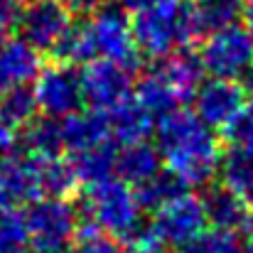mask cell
Listing matches in <instances>:
<instances>
[{
	"mask_svg": "<svg viewBox=\"0 0 253 253\" xmlns=\"http://www.w3.org/2000/svg\"><path fill=\"white\" fill-rule=\"evenodd\" d=\"M40 69V52H35L27 42L20 37L0 40V96L12 88L30 86Z\"/></svg>",
	"mask_w": 253,
	"mask_h": 253,
	"instance_id": "obj_14",
	"label": "cell"
},
{
	"mask_svg": "<svg viewBox=\"0 0 253 253\" xmlns=\"http://www.w3.org/2000/svg\"><path fill=\"white\" fill-rule=\"evenodd\" d=\"M244 10L246 0H194L189 2L194 35L207 37L211 32L239 25L244 20Z\"/></svg>",
	"mask_w": 253,
	"mask_h": 253,
	"instance_id": "obj_18",
	"label": "cell"
},
{
	"mask_svg": "<svg viewBox=\"0 0 253 253\" xmlns=\"http://www.w3.org/2000/svg\"><path fill=\"white\" fill-rule=\"evenodd\" d=\"M216 174L226 189H231L246 204H253V145H231L226 153H221Z\"/></svg>",
	"mask_w": 253,
	"mask_h": 253,
	"instance_id": "obj_19",
	"label": "cell"
},
{
	"mask_svg": "<svg viewBox=\"0 0 253 253\" xmlns=\"http://www.w3.org/2000/svg\"><path fill=\"white\" fill-rule=\"evenodd\" d=\"M106 118H108L111 140L116 145L143 143V140H148L153 135V128H155L153 116L135 98H128V101L118 103L116 108H111L106 113Z\"/></svg>",
	"mask_w": 253,
	"mask_h": 253,
	"instance_id": "obj_16",
	"label": "cell"
},
{
	"mask_svg": "<svg viewBox=\"0 0 253 253\" xmlns=\"http://www.w3.org/2000/svg\"><path fill=\"white\" fill-rule=\"evenodd\" d=\"M143 207L135 197V189L118 177L86 184L82 197V224L116 241H138L145 234Z\"/></svg>",
	"mask_w": 253,
	"mask_h": 253,
	"instance_id": "obj_3",
	"label": "cell"
},
{
	"mask_svg": "<svg viewBox=\"0 0 253 253\" xmlns=\"http://www.w3.org/2000/svg\"><path fill=\"white\" fill-rule=\"evenodd\" d=\"M197 54L204 74L214 79L239 82V77L253 64V37L246 27L231 25L226 30L207 35Z\"/></svg>",
	"mask_w": 253,
	"mask_h": 253,
	"instance_id": "obj_6",
	"label": "cell"
},
{
	"mask_svg": "<svg viewBox=\"0 0 253 253\" xmlns=\"http://www.w3.org/2000/svg\"><path fill=\"white\" fill-rule=\"evenodd\" d=\"M221 133L231 145H253V96H249L241 103V108Z\"/></svg>",
	"mask_w": 253,
	"mask_h": 253,
	"instance_id": "obj_28",
	"label": "cell"
},
{
	"mask_svg": "<svg viewBox=\"0 0 253 253\" xmlns=\"http://www.w3.org/2000/svg\"><path fill=\"white\" fill-rule=\"evenodd\" d=\"M133 189H135V197H138L140 207L155 211V209H160L163 204H168L172 199L187 194V192H189V184H187L177 172H172L169 168H160L150 179H145L143 184H138V187H133Z\"/></svg>",
	"mask_w": 253,
	"mask_h": 253,
	"instance_id": "obj_24",
	"label": "cell"
},
{
	"mask_svg": "<svg viewBox=\"0 0 253 253\" xmlns=\"http://www.w3.org/2000/svg\"><path fill=\"white\" fill-rule=\"evenodd\" d=\"M155 64L168 77L169 84L174 86V91L179 93L182 101H189L194 88L204 79V69H202L199 54L192 52L189 47H182V49L172 52V54L163 57V59H155Z\"/></svg>",
	"mask_w": 253,
	"mask_h": 253,
	"instance_id": "obj_21",
	"label": "cell"
},
{
	"mask_svg": "<svg viewBox=\"0 0 253 253\" xmlns=\"http://www.w3.org/2000/svg\"><path fill=\"white\" fill-rule=\"evenodd\" d=\"M42 197L35 158L27 153L0 158V209H20Z\"/></svg>",
	"mask_w": 253,
	"mask_h": 253,
	"instance_id": "obj_12",
	"label": "cell"
},
{
	"mask_svg": "<svg viewBox=\"0 0 253 253\" xmlns=\"http://www.w3.org/2000/svg\"><path fill=\"white\" fill-rule=\"evenodd\" d=\"M153 135L160 160L189 187H207L216 177L221 158L219 138L192 111L179 106L160 116Z\"/></svg>",
	"mask_w": 253,
	"mask_h": 253,
	"instance_id": "obj_1",
	"label": "cell"
},
{
	"mask_svg": "<svg viewBox=\"0 0 253 253\" xmlns=\"http://www.w3.org/2000/svg\"><path fill=\"white\" fill-rule=\"evenodd\" d=\"M244 20H246V30H249V35L253 37V0L246 2V10H244Z\"/></svg>",
	"mask_w": 253,
	"mask_h": 253,
	"instance_id": "obj_36",
	"label": "cell"
},
{
	"mask_svg": "<svg viewBox=\"0 0 253 253\" xmlns=\"http://www.w3.org/2000/svg\"><path fill=\"white\" fill-rule=\"evenodd\" d=\"M35 158V169H37V182H40V192L42 197H67L79 182L74 177L72 163L62 155L54 158Z\"/></svg>",
	"mask_w": 253,
	"mask_h": 253,
	"instance_id": "obj_25",
	"label": "cell"
},
{
	"mask_svg": "<svg viewBox=\"0 0 253 253\" xmlns=\"http://www.w3.org/2000/svg\"><path fill=\"white\" fill-rule=\"evenodd\" d=\"M74 17L59 0H30L22 2V12L17 20L20 40L27 42L35 52H49L67 35Z\"/></svg>",
	"mask_w": 253,
	"mask_h": 253,
	"instance_id": "obj_10",
	"label": "cell"
},
{
	"mask_svg": "<svg viewBox=\"0 0 253 253\" xmlns=\"http://www.w3.org/2000/svg\"><path fill=\"white\" fill-rule=\"evenodd\" d=\"M192 113L211 130H224L226 123L236 116L246 93L241 91L239 82L231 79H202V84L192 93Z\"/></svg>",
	"mask_w": 253,
	"mask_h": 253,
	"instance_id": "obj_11",
	"label": "cell"
},
{
	"mask_svg": "<svg viewBox=\"0 0 253 253\" xmlns=\"http://www.w3.org/2000/svg\"><path fill=\"white\" fill-rule=\"evenodd\" d=\"M20 145L22 153L27 155H40V158H54L62 155L64 140H62V121L49 118V116H37L32 123H27L20 130Z\"/></svg>",
	"mask_w": 253,
	"mask_h": 253,
	"instance_id": "obj_23",
	"label": "cell"
},
{
	"mask_svg": "<svg viewBox=\"0 0 253 253\" xmlns=\"http://www.w3.org/2000/svg\"><path fill=\"white\" fill-rule=\"evenodd\" d=\"M209 224H207V214H204L202 199L187 192V194L172 199V202L163 204L160 209L153 211V221L145 229V234L155 244L174 249L177 244L197 236Z\"/></svg>",
	"mask_w": 253,
	"mask_h": 253,
	"instance_id": "obj_9",
	"label": "cell"
},
{
	"mask_svg": "<svg viewBox=\"0 0 253 253\" xmlns=\"http://www.w3.org/2000/svg\"><path fill=\"white\" fill-rule=\"evenodd\" d=\"M72 17H88L91 12H96L98 7H103L108 0H59Z\"/></svg>",
	"mask_w": 253,
	"mask_h": 253,
	"instance_id": "obj_32",
	"label": "cell"
},
{
	"mask_svg": "<svg viewBox=\"0 0 253 253\" xmlns=\"http://www.w3.org/2000/svg\"><path fill=\"white\" fill-rule=\"evenodd\" d=\"M135 72H138V67L113 62V59L88 62L79 72L82 74L84 103H88L93 111L108 113L111 108H116L118 103H123L133 96Z\"/></svg>",
	"mask_w": 253,
	"mask_h": 253,
	"instance_id": "obj_8",
	"label": "cell"
},
{
	"mask_svg": "<svg viewBox=\"0 0 253 253\" xmlns=\"http://www.w3.org/2000/svg\"><path fill=\"white\" fill-rule=\"evenodd\" d=\"M133 96L135 101L153 116V118H160L169 111L179 108L184 101L179 98V93L174 91V86L168 82V77L160 72V67H150L148 72H143L138 79H135V86H133Z\"/></svg>",
	"mask_w": 253,
	"mask_h": 253,
	"instance_id": "obj_17",
	"label": "cell"
},
{
	"mask_svg": "<svg viewBox=\"0 0 253 253\" xmlns=\"http://www.w3.org/2000/svg\"><path fill=\"white\" fill-rule=\"evenodd\" d=\"M62 121V140H64V150H69L72 155L74 153H82L88 150L93 145H101L106 140H111V133H108V118L106 113L101 111H93V108H79Z\"/></svg>",
	"mask_w": 253,
	"mask_h": 253,
	"instance_id": "obj_15",
	"label": "cell"
},
{
	"mask_svg": "<svg viewBox=\"0 0 253 253\" xmlns=\"http://www.w3.org/2000/svg\"><path fill=\"white\" fill-rule=\"evenodd\" d=\"M25 229L30 253H72L82 224L79 209L67 197H37L27 204Z\"/></svg>",
	"mask_w": 253,
	"mask_h": 253,
	"instance_id": "obj_5",
	"label": "cell"
},
{
	"mask_svg": "<svg viewBox=\"0 0 253 253\" xmlns=\"http://www.w3.org/2000/svg\"><path fill=\"white\" fill-rule=\"evenodd\" d=\"M219 244H221V231L216 229H204L197 236L182 241L174 246V253H219Z\"/></svg>",
	"mask_w": 253,
	"mask_h": 253,
	"instance_id": "obj_30",
	"label": "cell"
},
{
	"mask_svg": "<svg viewBox=\"0 0 253 253\" xmlns=\"http://www.w3.org/2000/svg\"><path fill=\"white\" fill-rule=\"evenodd\" d=\"M153 0H121V7L123 10H140V7H145V5H150Z\"/></svg>",
	"mask_w": 253,
	"mask_h": 253,
	"instance_id": "obj_35",
	"label": "cell"
},
{
	"mask_svg": "<svg viewBox=\"0 0 253 253\" xmlns=\"http://www.w3.org/2000/svg\"><path fill=\"white\" fill-rule=\"evenodd\" d=\"M37 113L40 108H37L32 86H20L0 96V123L12 130H22L27 123L37 118Z\"/></svg>",
	"mask_w": 253,
	"mask_h": 253,
	"instance_id": "obj_26",
	"label": "cell"
},
{
	"mask_svg": "<svg viewBox=\"0 0 253 253\" xmlns=\"http://www.w3.org/2000/svg\"><path fill=\"white\" fill-rule=\"evenodd\" d=\"M199 199L207 214V224H211V229L221 234H241L253 219L249 204L241 197H236L231 189H226L221 182L219 184L209 182L199 194Z\"/></svg>",
	"mask_w": 253,
	"mask_h": 253,
	"instance_id": "obj_13",
	"label": "cell"
},
{
	"mask_svg": "<svg viewBox=\"0 0 253 253\" xmlns=\"http://www.w3.org/2000/svg\"><path fill=\"white\" fill-rule=\"evenodd\" d=\"M0 253H30L25 216L20 209H0Z\"/></svg>",
	"mask_w": 253,
	"mask_h": 253,
	"instance_id": "obj_27",
	"label": "cell"
},
{
	"mask_svg": "<svg viewBox=\"0 0 253 253\" xmlns=\"http://www.w3.org/2000/svg\"><path fill=\"white\" fill-rule=\"evenodd\" d=\"M219 253H251L241 234H221Z\"/></svg>",
	"mask_w": 253,
	"mask_h": 253,
	"instance_id": "obj_33",
	"label": "cell"
},
{
	"mask_svg": "<svg viewBox=\"0 0 253 253\" xmlns=\"http://www.w3.org/2000/svg\"><path fill=\"white\" fill-rule=\"evenodd\" d=\"M135 52L148 59H163L189 44L194 35L187 0H153L130 17Z\"/></svg>",
	"mask_w": 253,
	"mask_h": 253,
	"instance_id": "obj_4",
	"label": "cell"
},
{
	"mask_svg": "<svg viewBox=\"0 0 253 253\" xmlns=\"http://www.w3.org/2000/svg\"><path fill=\"white\" fill-rule=\"evenodd\" d=\"M22 12V0H0V40H5L20 20Z\"/></svg>",
	"mask_w": 253,
	"mask_h": 253,
	"instance_id": "obj_31",
	"label": "cell"
},
{
	"mask_svg": "<svg viewBox=\"0 0 253 253\" xmlns=\"http://www.w3.org/2000/svg\"><path fill=\"white\" fill-rule=\"evenodd\" d=\"M32 93L42 116L64 118L79 108H84L82 74L74 64L54 62L42 67L32 82Z\"/></svg>",
	"mask_w": 253,
	"mask_h": 253,
	"instance_id": "obj_7",
	"label": "cell"
},
{
	"mask_svg": "<svg viewBox=\"0 0 253 253\" xmlns=\"http://www.w3.org/2000/svg\"><path fill=\"white\" fill-rule=\"evenodd\" d=\"M116 153H118V145L113 140H106L88 150L74 153L69 158V163H72L77 182L86 187V184H96L101 179L113 177L116 174Z\"/></svg>",
	"mask_w": 253,
	"mask_h": 253,
	"instance_id": "obj_22",
	"label": "cell"
},
{
	"mask_svg": "<svg viewBox=\"0 0 253 253\" xmlns=\"http://www.w3.org/2000/svg\"><path fill=\"white\" fill-rule=\"evenodd\" d=\"M72 253H123V249L118 246L116 239L96 231L88 224H79L77 231V246Z\"/></svg>",
	"mask_w": 253,
	"mask_h": 253,
	"instance_id": "obj_29",
	"label": "cell"
},
{
	"mask_svg": "<svg viewBox=\"0 0 253 253\" xmlns=\"http://www.w3.org/2000/svg\"><path fill=\"white\" fill-rule=\"evenodd\" d=\"M133 253H165L160 244H155L148 234H143L138 241H133Z\"/></svg>",
	"mask_w": 253,
	"mask_h": 253,
	"instance_id": "obj_34",
	"label": "cell"
},
{
	"mask_svg": "<svg viewBox=\"0 0 253 253\" xmlns=\"http://www.w3.org/2000/svg\"><path fill=\"white\" fill-rule=\"evenodd\" d=\"M160 168H163L160 153L148 140L121 145L118 153H116V174H118V179H123L130 187L143 184L145 179H150Z\"/></svg>",
	"mask_w": 253,
	"mask_h": 253,
	"instance_id": "obj_20",
	"label": "cell"
},
{
	"mask_svg": "<svg viewBox=\"0 0 253 253\" xmlns=\"http://www.w3.org/2000/svg\"><path fill=\"white\" fill-rule=\"evenodd\" d=\"M241 236H244V241H246V246L251 249V253H253V219L249 221V226L241 231Z\"/></svg>",
	"mask_w": 253,
	"mask_h": 253,
	"instance_id": "obj_37",
	"label": "cell"
},
{
	"mask_svg": "<svg viewBox=\"0 0 253 253\" xmlns=\"http://www.w3.org/2000/svg\"><path fill=\"white\" fill-rule=\"evenodd\" d=\"M57 62L88 64L93 59H113L140 69V54L135 52L130 20L118 5H103L84 20H74L59 44L52 49Z\"/></svg>",
	"mask_w": 253,
	"mask_h": 253,
	"instance_id": "obj_2",
	"label": "cell"
}]
</instances>
